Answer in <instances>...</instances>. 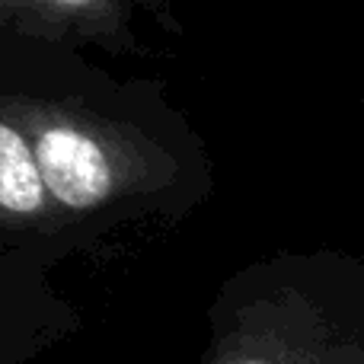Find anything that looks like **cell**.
Here are the masks:
<instances>
[{
  "label": "cell",
  "instance_id": "3957f363",
  "mask_svg": "<svg viewBox=\"0 0 364 364\" xmlns=\"http://www.w3.org/2000/svg\"><path fill=\"white\" fill-rule=\"evenodd\" d=\"M0 250L29 256L48 272L70 259L58 214L38 173L32 141L4 90H0Z\"/></svg>",
  "mask_w": 364,
  "mask_h": 364
},
{
  "label": "cell",
  "instance_id": "5b68a950",
  "mask_svg": "<svg viewBox=\"0 0 364 364\" xmlns=\"http://www.w3.org/2000/svg\"><path fill=\"white\" fill-rule=\"evenodd\" d=\"M141 6L157 10V0H0V45L13 38L96 48L109 58L141 51L134 16Z\"/></svg>",
  "mask_w": 364,
  "mask_h": 364
},
{
  "label": "cell",
  "instance_id": "7a4b0ae2",
  "mask_svg": "<svg viewBox=\"0 0 364 364\" xmlns=\"http://www.w3.org/2000/svg\"><path fill=\"white\" fill-rule=\"evenodd\" d=\"M198 364H364V262L316 246L233 269L208 304Z\"/></svg>",
  "mask_w": 364,
  "mask_h": 364
},
{
  "label": "cell",
  "instance_id": "6da1fadb",
  "mask_svg": "<svg viewBox=\"0 0 364 364\" xmlns=\"http://www.w3.org/2000/svg\"><path fill=\"white\" fill-rule=\"evenodd\" d=\"M0 90L38 160L74 256H109L182 227L214 198L208 141L166 87L122 80L68 45H0Z\"/></svg>",
  "mask_w": 364,
  "mask_h": 364
},
{
  "label": "cell",
  "instance_id": "277c9868",
  "mask_svg": "<svg viewBox=\"0 0 364 364\" xmlns=\"http://www.w3.org/2000/svg\"><path fill=\"white\" fill-rule=\"evenodd\" d=\"M80 307L45 265L0 250V364H36L83 333Z\"/></svg>",
  "mask_w": 364,
  "mask_h": 364
}]
</instances>
